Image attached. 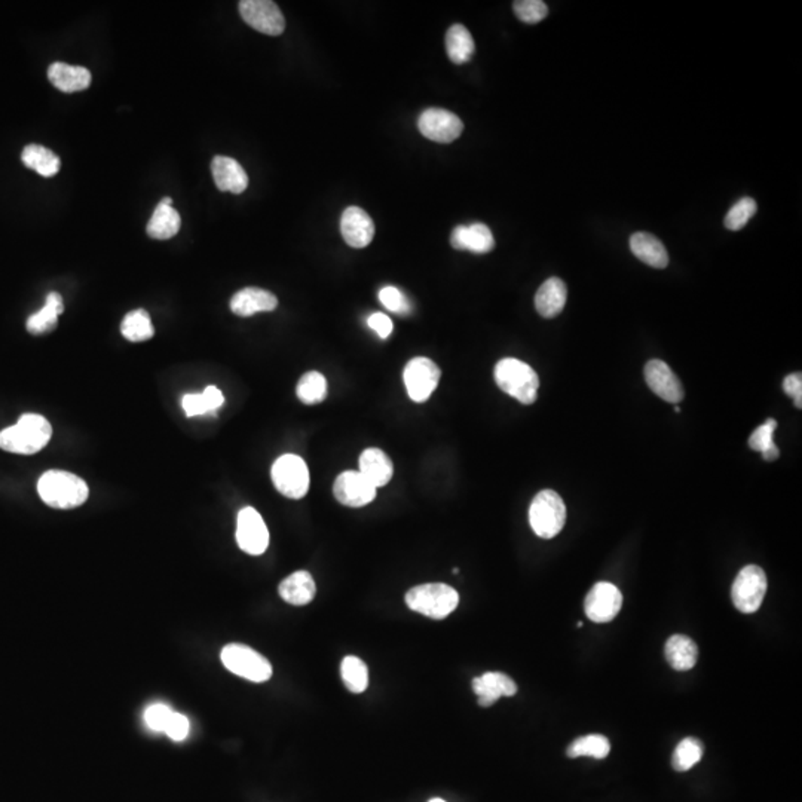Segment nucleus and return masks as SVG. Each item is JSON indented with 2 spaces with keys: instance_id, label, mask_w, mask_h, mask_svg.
Returning a JSON list of instances; mask_svg holds the SVG:
<instances>
[{
  "instance_id": "obj_1",
  "label": "nucleus",
  "mask_w": 802,
  "mask_h": 802,
  "mask_svg": "<svg viewBox=\"0 0 802 802\" xmlns=\"http://www.w3.org/2000/svg\"><path fill=\"white\" fill-rule=\"evenodd\" d=\"M53 437V427L42 415L27 414L0 431V449L18 455L37 454Z\"/></svg>"
},
{
  "instance_id": "obj_2",
  "label": "nucleus",
  "mask_w": 802,
  "mask_h": 802,
  "mask_svg": "<svg viewBox=\"0 0 802 802\" xmlns=\"http://www.w3.org/2000/svg\"><path fill=\"white\" fill-rule=\"evenodd\" d=\"M37 492L46 506L58 509H77L88 499L89 489L85 480L77 474L49 469L42 474Z\"/></svg>"
},
{
  "instance_id": "obj_3",
  "label": "nucleus",
  "mask_w": 802,
  "mask_h": 802,
  "mask_svg": "<svg viewBox=\"0 0 802 802\" xmlns=\"http://www.w3.org/2000/svg\"><path fill=\"white\" fill-rule=\"evenodd\" d=\"M497 386L521 405H532L537 401L540 379L530 365L518 358H504L495 365Z\"/></svg>"
},
{
  "instance_id": "obj_4",
  "label": "nucleus",
  "mask_w": 802,
  "mask_h": 802,
  "mask_svg": "<svg viewBox=\"0 0 802 802\" xmlns=\"http://www.w3.org/2000/svg\"><path fill=\"white\" fill-rule=\"evenodd\" d=\"M406 603L417 614L443 620L457 610L459 594L454 587L443 582H428L410 589L406 594Z\"/></svg>"
},
{
  "instance_id": "obj_5",
  "label": "nucleus",
  "mask_w": 802,
  "mask_h": 802,
  "mask_svg": "<svg viewBox=\"0 0 802 802\" xmlns=\"http://www.w3.org/2000/svg\"><path fill=\"white\" fill-rule=\"evenodd\" d=\"M530 528L544 540L560 534L566 523V506L560 495L554 490H541L535 495L530 509Z\"/></svg>"
},
{
  "instance_id": "obj_6",
  "label": "nucleus",
  "mask_w": 802,
  "mask_h": 802,
  "mask_svg": "<svg viewBox=\"0 0 802 802\" xmlns=\"http://www.w3.org/2000/svg\"><path fill=\"white\" fill-rule=\"evenodd\" d=\"M221 658L229 672L247 681L261 684L272 676V666L268 658L242 643H229L221 650Z\"/></svg>"
},
{
  "instance_id": "obj_7",
  "label": "nucleus",
  "mask_w": 802,
  "mask_h": 802,
  "mask_svg": "<svg viewBox=\"0 0 802 802\" xmlns=\"http://www.w3.org/2000/svg\"><path fill=\"white\" fill-rule=\"evenodd\" d=\"M275 489L290 499H301L309 490V469L306 462L297 455H283L271 468Z\"/></svg>"
},
{
  "instance_id": "obj_8",
  "label": "nucleus",
  "mask_w": 802,
  "mask_h": 802,
  "mask_svg": "<svg viewBox=\"0 0 802 802\" xmlns=\"http://www.w3.org/2000/svg\"><path fill=\"white\" fill-rule=\"evenodd\" d=\"M766 575L759 566H745L731 589L733 603L743 614H754L761 608L762 601L766 598Z\"/></svg>"
},
{
  "instance_id": "obj_9",
  "label": "nucleus",
  "mask_w": 802,
  "mask_h": 802,
  "mask_svg": "<svg viewBox=\"0 0 802 802\" xmlns=\"http://www.w3.org/2000/svg\"><path fill=\"white\" fill-rule=\"evenodd\" d=\"M441 370L433 360L427 357H415L406 365L403 372L406 389L410 400L426 403L440 382Z\"/></svg>"
},
{
  "instance_id": "obj_10",
  "label": "nucleus",
  "mask_w": 802,
  "mask_h": 802,
  "mask_svg": "<svg viewBox=\"0 0 802 802\" xmlns=\"http://www.w3.org/2000/svg\"><path fill=\"white\" fill-rule=\"evenodd\" d=\"M240 14L250 27L263 35L280 36L284 32V15L272 0H242Z\"/></svg>"
},
{
  "instance_id": "obj_11",
  "label": "nucleus",
  "mask_w": 802,
  "mask_h": 802,
  "mask_svg": "<svg viewBox=\"0 0 802 802\" xmlns=\"http://www.w3.org/2000/svg\"><path fill=\"white\" fill-rule=\"evenodd\" d=\"M238 547L250 556H261L269 546V530L261 513L253 507H245L238 513Z\"/></svg>"
},
{
  "instance_id": "obj_12",
  "label": "nucleus",
  "mask_w": 802,
  "mask_h": 802,
  "mask_svg": "<svg viewBox=\"0 0 802 802\" xmlns=\"http://www.w3.org/2000/svg\"><path fill=\"white\" fill-rule=\"evenodd\" d=\"M422 136L437 143H452L464 131L462 120L445 108H427L417 120Z\"/></svg>"
},
{
  "instance_id": "obj_13",
  "label": "nucleus",
  "mask_w": 802,
  "mask_h": 802,
  "mask_svg": "<svg viewBox=\"0 0 802 802\" xmlns=\"http://www.w3.org/2000/svg\"><path fill=\"white\" fill-rule=\"evenodd\" d=\"M376 488L360 471H344L337 476L334 495L342 506L360 509L376 498Z\"/></svg>"
},
{
  "instance_id": "obj_14",
  "label": "nucleus",
  "mask_w": 802,
  "mask_h": 802,
  "mask_svg": "<svg viewBox=\"0 0 802 802\" xmlns=\"http://www.w3.org/2000/svg\"><path fill=\"white\" fill-rule=\"evenodd\" d=\"M622 591L611 582L594 584L587 594L584 610L587 617L594 622H612L622 610Z\"/></svg>"
},
{
  "instance_id": "obj_15",
  "label": "nucleus",
  "mask_w": 802,
  "mask_h": 802,
  "mask_svg": "<svg viewBox=\"0 0 802 802\" xmlns=\"http://www.w3.org/2000/svg\"><path fill=\"white\" fill-rule=\"evenodd\" d=\"M646 384L650 386L653 393L657 394L658 397L667 401V403H679L684 400V386H682L679 377L674 375L673 370L670 369L662 360L648 361L645 365Z\"/></svg>"
},
{
  "instance_id": "obj_16",
  "label": "nucleus",
  "mask_w": 802,
  "mask_h": 802,
  "mask_svg": "<svg viewBox=\"0 0 802 802\" xmlns=\"http://www.w3.org/2000/svg\"><path fill=\"white\" fill-rule=\"evenodd\" d=\"M341 232L349 247L365 249L375 237L374 221L360 207H348L342 213Z\"/></svg>"
},
{
  "instance_id": "obj_17",
  "label": "nucleus",
  "mask_w": 802,
  "mask_h": 802,
  "mask_svg": "<svg viewBox=\"0 0 802 802\" xmlns=\"http://www.w3.org/2000/svg\"><path fill=\"white\" fill-rule=\"evenodd\" d=\"M473 691L478 694L481 707H490L501 697H513L518 685L513 679L499 672H488L473 679Z\"/></svg>"
},
{
  "instance_id": "obj_18",
  "label": "nucleus",
  "mask_w": 802,
  "mask_h": 802,
  "mask_svg": "<svg viewBox=\"0 0 802 802\" xmlns=\"http://www.w3.org/2000/svg\"><path fill=\"white\" fill-rule=\"evenodd\" d=\"M450 244L457 250L486 254L494 250L495 240L488 226L483 223H473L468 226H457L450 235Z\"/></svg>"
},
{
  "instance_id": "obj_19",
  "label": "nucleus",
  "mask_w": 802,
  "mask_h": 802,
  "mask_svg": "<svg viewBox=\"0 0 802 802\" xmlns=\"http://www.w3.org/2000/svg\"><path fill=\"white\" fill-rule=\"evenodd\" d=\"M277 306L278 299L275 294L257 287L240 290L231 299V311L238 317H252L254 314L271 313Z\"/></svg>"
},
{
  "instance_id": "obj_20",
  "label": "nucleus",
  "mask_w": 802,
  "mask_h": 802,
  "mask_svg": "<svg viewBox=\"0 0 802 802\" xmlns=\"http://www.w3.org/2000/svg\"><path fill=\"white\" fill-rule=\"evenodd\" d=\"M211 173H213L217 189L221 192L240 195L249 186V176L245 173V170L238 160L232 159V158H214L211 162Z\"/></svg>"
},
{
  "instance_id": "obj_21",
  "label": "nucleus",
  "mask_w": 802,
  "mask_h": 802,
  "mask_svg": "<svg viewBox=\"0 0 802 802\" xmlns=\"http://www.w3.org/2000/svg\"><path fill=\"white\" fill-rule=\"evenodd\" d=\"M48 79L57 89L67 94L84 91L93 82L88 68L66 65V63H54L49 66Z\"/></svg>"
},
{
  "instance_id": "obj_22",
  "label": "nucleus",
  "mask_w": 802,
  "mask_h": 802,
  "mask_svg": "<svg viewBox=\"0 0 802 802\" xmlns=\"http://www.w3.org/2000/svg\"><path fill=\"white\" fill-rule=\"evenodd\" d=\"M278 593L290 605L303 606L314 601L317 586L308 571H297L281 581Z\"/></svg>"
},
{
  "instance_id": "obj_23",
  "label": "nucleus",
  "mask_w": 802,
  "mask_h": 802,
  "mask_svg": "<svg viewBox=\"0 0 802 802\" xmlns=\"http://www.w3.org/2000/svg\"><path fill=\"white\" fill-rule=\"evenodd\" d=\"M566 299H568V289H566L565 283L560 278H549L538 289L537 296H535V308L541 317H558L565 308Z\"/></svg>"
},
{
  "instance_id": "obj_24",
  "label": "nucleus",
  "mask_w": 802,
  "mask_h": 802,
  "mask_svg": "<svg viewBox=\"0 0 802 802\" xmlns=\"http://www.w3.org/2000/svg\"><path fill=\"white\" fill-rule=\"evenodd\" d=\"M360 473L377 489L393 478V461L384 450L369 447L361 454Z\"/></svg>"
},
{
  "instance_id": "obj_25",
  "label": "nucleus",
  "mask_w": 802,
  "mask_h": 802,
  "mask_svg": "<svg viewBox=\"0 0 802 802\" xmlns=\"http://www.w3.org/2000/svg\"><path fill=\"white\" fill-rule=\"evenodd\" d=\"M630 249L639 261L651 268L664 269L669 265V254L662 241L648 232H636L630 238Z\"/></svg>"
},
{
  "instance_id": "obj_26",
  "label": "nucleus",
  "mask_w": 802,
  "mask_h": 802,
  "mask_svg": "<svg viewBox=\"0 0 802 802\" xmlns=\"http://www.w3.org/2000/svg\"><path fill=\"white\" fill-rule=\"evenodd\" d=\"M664 655L670 666L679 672L693 669L698 660V646L695 642L684 634H674L664 646Z\"/></svg>"
},
{
  "instance_id": "obj_27",
  "label": "nucleus",
  "mask_w": 802,
  "mask_h": 802,
  "mask_svg": "<svg viewBox=\"0 0 802 802\" xmlns=\"http://www.w3.org/2000/svg\"><path fill=\"white\" fill-rule=\"evenodd\" d=\"M63 311H65L63 297L56 292L49 293L45 301L44 308L28 317L27 324H26L28 334H45L56 329L58 317L63 314Z\"/></svg>"
},
{
  "instance_id": "obj_28",
  "label": "nucleus",
  "mask_w": 802,
  "mask_h": 802,
  "mask_svg": "<svg viewBox=\"0 0 802 802\" xmlns=\"http://www.w3.org/2000/svg\"><path fill=\"white\" fill-rule=\"evenodd\" d=\"M181 217L173 205L158 204L148 223V235L153 240H170L180 231Z\"/></svg>"
},
{
  "instance_id": "obj_29",
  "label": "nucleus",
  "mask_w": 802,
  "mask_h": 802,
  "mask_svg": "<svg viewBox=\"0 0 802 802\" xmlns=\"http://www.w3.org/2000/svg\"><path fill=\"white\" fill-rule=\"evenodd\" d=\"M446 51L450 61L455 65H466L473 58L476 45L468 28L462 25H454L446 33Z\"/></svg>"
},
{
  "instance_id": "obj_30",
  "label": "nucleus",
  "mask_w": 802,
  "mask_h": 802,
  "mask_svg": "<svg viewBox=\"0 0 802 802\" xmlns=\"http://www.w3.org/2000/svg\"><path fill=\"white\" fill-rule=\"evenodd\" d=\"M21 160L27 169L36 171L42 177H54L60 171L61 160L51 149L39 145L26 146L21 153Z\"/></svg>"
},
{
  "instance_id": "obj_31",
  "label": "nucleus",
  "mask_w": 802,
  "mask_h": 802,
  "mask_svg": "<svg viewBox=\"0 0 802 802\" xmlns=\"http://www.w3.org/2000/svg\"><path fill=\"white\" fill-rule=\"evenodd\" d=\"M223 403H225L223 393L216 386H207L200 394H186L181 400V406L188 417L216 412L217 409H221Z\"/></svg>"
},
{
  "instance_id": "obj_32",
  "label": "nucleus",
  "mask_w": 802,
  "mask_h": 802,
  "mask_svg": "<svg viewBox=\"0 0 802 802\" xmlns=\"http://www.w3.org/2000/svg\"><path fill=\"white\" fill-rule=\"evenodd\" d=\"M120 334L129 342H145L155 334L150 315L145 309H136L125 315L120 323Z\"/></svg>"
},
{
  "instance_id": "obj_33",
  "label": "nucleus",
  "mask_w": 802,
  "mask_h": 802,
  "mask_svg": "<svg viewBox=\"0 0 802 802\" xmlns=\"http://www.w3.org/2000/svg\"><path fill=\"white\" fill-rule=\"evenodd\" d=\"M610 740L605 735H589L577 738L575 742L571 743L570 747L566 750V755L572 759L580 758V756L603 759L610 755Z\"/></svg>"
},
{
  "instance_id": "obj_34",
  "label": "nucleus",
  "mask_w": 802,
  "mask_h": 802,
  "mask_svg": "<svg viewBox=\"0 0 802 802\" xmlns=\"http://www.w3.org/2000/svg\"><path fill=\"white\" fill-rule=\"evenodd\" d=\"M342 681L354 694L365 693L369 686V669L365 663L354 655L344 658L341 664Z\"/></svg>"
},
{
  "instance_id": "obj_35",
  "label": "nucleus",
  "mask_w": 802,
  "mask_h": 802,
  "mask_svg": "<svg viewBox=\"0 0 802 802\" xmlns=\"http://www.w3.org/2000/svg\"><path fill=\"white\" fill-rule=\"evenodd\" d=\"M776 428H777V422L775 419H766V424H762L755 429L749 438L750 447L756 452H761L766 461H776L780 455V450L775 443Z\"/></svg>"
},
{
  "instance_id": "obj_36",
  "label": "nucleus",
  "mask_w": 802,
  "mask_h": 802,
  "mask_svg": "<svg viewBox=\"0 0 802 802\" xmlns=\"http://www.w3.org/2000/svg\"><path fill=\"white\" fill-rule=\"evenodd\" d=\"M703 743L694 737H686L679 743L672 756V766L674 771L685 773L690 771L695 764L702 761Z\"/></svg>"
},
{
  "instance_id": "obj_37",
  "label": "nucleus",
  "mask_w": 802,
  "mask_h": 802,
  "mask_svg": "<svg viewBox=\"0 0 802 802\" xmlns=\"http://www.w3.org/2000/svg\"><path fill=\"white\" fill-rule=\"evenodd\" d=\"M296 394L302 403L318 405L327 397V381L318 372H308L297 384Z\"/></svg>"
},
{
  "instance_id": "obj_38",
  "label": "nucleus",
  "mask_w": 802,
  "mask_h": 802,
  "mask_svg": "<svg viewBox=\"0 0 802 802\" xmlns=\"http://www.w3.org/2000/svg\"><path fill=\"white\" fill-rule=\"evenodd\" d=\"M756 202L752 198L746 197L738 200L737 204L733 205V209L728 211L724 221V225L730 231H740L747 225V221L756 213Z\"/></svg>"
},
{
  "instance_id": "obj_39",
  "label": "nucleus",
  "mask_w": 802,
  "mask_h": 802,
  "mask_svg": "<svg viewBox=\"0 0 802 802\" xmlns=\"http://www.w3.org/2000/svg\"><path fill=\"white\" fill-rule=\"evenodd\" d=\"M514 13L526 25H537L549 14L547 5L541 0H518L513 4Z\"/></svg>"
},
{
  "instance_id": "obj_40",
  "label": "nucleus",
  "mask_w": 802,
  "mask_h": 802,
  "mask_svg": "<svg viewBox=\"0 0 802 802\" xmlns=\"http://www.w3.org/2000/svg\"><path fill=\"white\" fill-rule=\"evenodd\" d=\"M379 301H381L382 305L394 314L407 315L412 311L409 299L405 296L403 292H400L397 287H393V285H386V287H384L379 292Z\"/></svg>"
},
{
  "instance_id": "obj_41",
  "label": "nucleus",
  "mask_w": 802,
  "mask_h": 802,
  "mask_svg": "<svg viewBox=\"0 0 802 802\" xmlns=\"http://www.w3.org/2000/svg\"><path fill=\"white\" fill-rule=\"evenodd\" d=\"M173 714V710L170 709L167 704H160V703L152 704L145 712L146 725L155 733H164Z\"/></svg>"
},
{
  "instance_id": "obj_42",
  "label": "nucleus",
  "mask_w": 802,
  "mask_h": 802,
  "mask_svg": "<svg viewBox=\"0 0 802 802\" xmlns=\"http://www.w3.org/2000/svg\"><path fill=\"white\" fill-rule=\"evenodd\" d=\"M189 730H190L189 719L186 718L185 715L176 714V712H174L173 716H171L169 724H167V728H165L164 733L169 735L173 742H183V740L188 737Z\"/></svg>"
},
{
  "instance_id": "obj_43",
  "label": "nucleus",
  "mask_w": 802,
  "mask_h": 802,
  "mask_svg": "<svg viewBox=\"0 0 802 802\" xmlns=\"http://www.w3.org/2000/svg\"><path fill=\"white\" fill-rule=\"evenodd\" d=\"M367 324L381 339H386L393 334V321L386 314H372L367 320Z\"/></svg>"
},
{
  "instance_id": "obj_44",
  "label": "nucleus",
  "mask_w": 802,
  "mask_h": 802,
  "mask_svg": "<svg viewBox=\"0 0 802 802\" xmlns=\"http://www.w3.org/2000/svg\"><path fill=\"white\" fill-rule=\"evenodd\" d=\"M783 391L794 398V405L802 407V376L801 374H792L783 381Z\"/></svg>"
},
{
  "instance_id": "obj_45",
  "label": "nucleus",
  "mask_w": 802,
  "mask_h": 802,
  "mask_svg": "<svg viewBox=\"0 0 802 802\" xmlns=\"http://www.w3.org/2000/svg\"><path fill=\"white\" fill-rule=\"evenodd\" d=\"M160 202L165 205H173V200H171V198L170 197H165L164 200H160Z\"/></svg>"
},
{
  "instance_id": "obj_46",
  "label": "nucleus",
  "mask_w": 802,
  "mask_h": 802,
  "mask_svg": "<svg viewBox=\"0 0 802 802\" xmlns=\"http://www.w3.org/2000/svg\"><path fill=\"white\" fill-rule=\"evenodd\" d=\"M428 802H446V801H445V799H441V798H433V799H429Z\"/></svg>"
}]
</instances>
